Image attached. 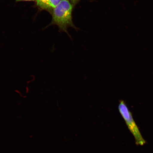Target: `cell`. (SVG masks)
Masks as SVG:
<instances>
[{"instance_id": "obj_3", "label": "cell", "mask_w": 153, "mask_h": 153, "mask_svg": "<svg viewBox=\"0 0 153 153\" xmlns=\"http://www.w3.org/2000/svg\"><path fill=\"white\" fill-rule=\"evenodd\" d=\"M36 4L39 8L42 10L50 11L51 9L49 0H35Z\"/></svg>"}, {"instance_id": "obj_2", "label": "cell", "mask_w": 153, "mask_h": 153, "mask_svg": "<svg viewBox=\"0 0 153 153\" xmlns=\"http://www.w3.org/2000/svg\"><path fill=\"white\" fill-rule=\"evenodd\" d=\"M118 109L128 128L134 137L136 144L140 146L144 145L146 141L141 135L138 126L134 119L132 114L123 100L120 101Z\"/></svg>"}, {"instance_id": "obj_4", "label": "cell", "mask_w": 153, "mask_h": 153, "mask_svg": "<svg viewBox=\"0 0 153 153\" xmlns=\"http://www.w3.org/2000/svg\"><path fill=\"white\" fill-rule=\"evenodd\" d=\"M50 6L51 9H54L58 5L62 0H49Z\"/></svg>"}, {"instance_id": "obj_5", "label": "cell", "mask_w": 153, "mask_h": 153, "mask_svg": "<svg viewBox=\"0 0 153 153\" xmlns=\"http://www.w3.org/2000/svg\"><path fill=\"white\" fill-rule=\"evenodd\" d=\"M71 1L72 5L74 6L80 0H71Z\"/></svg>"}, {"instance_id": "obj_1", "label": "cell", "mask_w": 153, "mask_h": 153, "mask_svg": "<svg viewBox=\"0 0 153 153\" xmlns=\"http://www.w3.org/2000/svg\"><path fill=\"white\" fill-rule=\"evenodd\" d=\"M73 5L68 0H62L53 9L51 25H56L61 31L68 33L69 27L76 28L72 20Z\"/></svg>"}, {"instance_id": "obj_6", "label": "cell", "mask_w": 153, "mask_h": 153, "mask_svg": "<svg viewBox=\"0 0 153 153\" xmlns=\"http://www.w3.org/2000/svg\"><path fill=\"white\" fill-rule=\"evenodd\" d=\"M35 1V0H16V1Z\"/></svg>"}]
</instances>
